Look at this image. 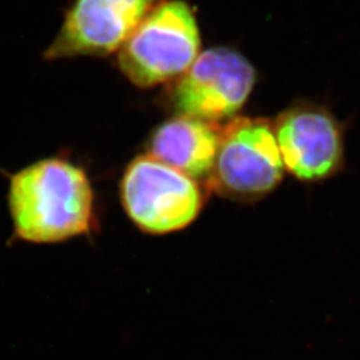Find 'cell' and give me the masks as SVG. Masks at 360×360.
<instances>
[{"label":"cell","mask_w":360,"mask_h":360,"mask_svg":"<svg viewBox=\"0 0 360 360\" xmlns=\"http://www.w3.org/2000/svg\"><path fill=\"white\" fill-rule=\"evenodd\" d=\"M7 200L16 236L30 243H60L95 226L89 175L63 158L41 159L13 174Z\"/></svg>","instance_id":"obj_1"},{"label":"cell","mask_w":360,"mask_h":360,"mask_svg":"<svg viewBox=\"0 0 360 360\" xmlns=\"http://www.w3.org/2000/svg\"><path fill=\"white\" fill-rule=\"evenodd\" d=\"M200 53V34L191 7L181 0L154 4L119 50L117 65L138 87L181 77Z\"/></svg>","instance_id":"obj_2"},{"label":"cell","mask_w":360,"mask_h":360,"mask_svg":"<svg viewBox=\"0 0 360 360\" xmlns=\"http://www.w3.org/2000/svg\"><path fill=\"white\" fill-rule=\"evenodd\" d=\"M284 163L274 126L263 117H232L220 131L207 187L233 200H257L282 181Z\"/></svg>","instance_id":"obj_3"},{"label":"cell","mask_w":360,"mask_h":360,"mask_svg":"<svg viewBox=\"0 0 360 360\" xmlns=\"http://www.w3.org/2000/svg\"><path fill=\"white\" fill-rule=\"evenodd\" d=\"M120 199L131 221L153 235L186 229L205 206L199 181L150 154L136 156L126 168Z\"/></svg>","instance_id":"obj_4"},{"label":"cell","mask_w":360,"mask_h":360,"mask_svg":"<svg viewBox=\"0 0 360 360\" xmlns=\"http://www.w3.org/2000/svg\"><path fill=\"white\" fill-rule=\"evenodd\" d=\"M255 82L257 71L240 52L210 49L176 79L171 103L179 115L219 124L242 110Z\"/></svg>","instance_id":"obj_5"},{"label":"cell","mask_w":360,"mask_h":360,"mask_svg":"<svg viewBox=\"0 0 360 360\" xmlns=\"http://www.w3.org/2000/svg\"><path fill=\"white\" fill-rule=\"evenodd\" d=\"M155 0H74L44 59L107 56L120 50Z\"/></svg>","instance_id":"obj_6"},{"label":"cell","mask_w":360,"mask_h":360,"mask_svg":"<svg viewBox=\"0 0 360 360\" xmlns=\"http://www.w3.org/2000/svg\"><path fill=\"white\" fill-rule=\"evenodd\" d=\"M272 126L284 167L297 179H327L342 167L343 131L322 105L294 104L281 112Z\"/></svg>","instance_id":"obj_7"},{"label":"cell","mask_w":360,"mask_h":360,"mask_svg":"<svg viewBox=\"0 0 360 360\" xmlns=\"http://www.w3.org/2000/svg\"><path fill=\"white\" fill-rule=\"evenodd\" d=\"M221 127L178 115L155 129L148 154L196 181H208L218 156Z\"/></svg>","instance_id":"obj_8"}]
</instances>
